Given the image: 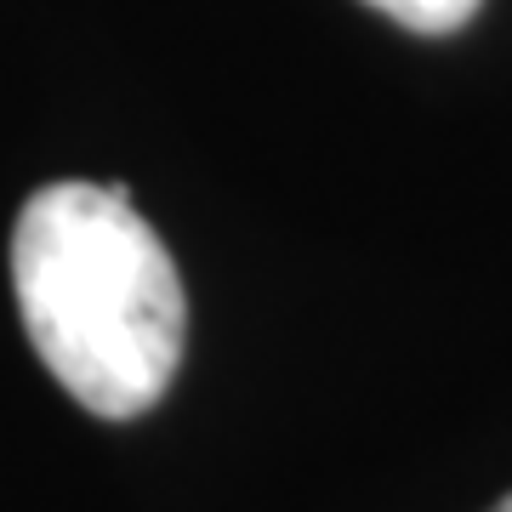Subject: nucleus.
I'll return each mask as SVG.
<instances>
[{"mask_svg": "<svg viewBox=\"0 0 512 512\" xmlns=\"http://www.w3.org/2000/svg\"><path fill=\"white\" fill-rule=\"evenodd\" d=\"M376 12H387L393 23L416 29V35H450L478 12V0H365Z\"/></svg>", "mask_w": 512, "mask_h": 512, "instance_id": "obj_2", "label": "nucleus"}, {"mask_svg": "<svg viewBox=\"0 0 512 512\" xmlns=\"http://www.w3.org/2000/svg\"><path fill=\"white\" fill-rule=\"evenodd\" d=\"M495 512H512V495H507V501H501V507H495Z\"/></svg>", "mask_w": 512, "mask_h": 512, "instance_id": "obj_3", "label": "nucleus"}, {"mask_svg": "<svg viewBox=\"0 0 512 512\" xmlns=\"http://www.w3.org/2000/svg\"><path fill=\"white\" fill-rule=\"evenodd\" d=\"M12 291L40 365L103 421L154 410L183 365V279L126 183L29 194L12 228Z\"/></svg>", "mask_w": 512, "mask_h": 512, "instance_id": "obj_1", "label": "nucleus"}]
</instances>
